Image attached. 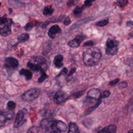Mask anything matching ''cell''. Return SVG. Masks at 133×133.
Here are the masks:
<instances>
[{
  "mask_svg": "<svg viewBox=\"0 0 133 133\" xmlns=\"http://www.w3.org/2000/svg\"><path fill=\"white\" fill-rule=\"evenodd\" d=\"M6 16V14H5L2 17H1V25H3L8 22L9 18H7Z\"/></svg>",
  "mask_w": 133,
  "mask_h": 133,
  "instance_id": "cell-27",
  "label": "cell"
},
{
  "mask_svg": "<svg viewBox=\"0 0 133 133\" xmlns=\"http://www.w3.org/2000/svg\"><path fill=\"white\" fill-rule=\"evenodd\" d=\"M15 116L14 112L12 111H6L2 112L0 115V125L2 127L4 126L5 123L11 120Z\"/></svg>",
  "mask_w": 133,
  "mask_h": 133,
  "instance_id": "cell-8",
  "label": "cell"
},
{
  "mask_svg": "<svg viewBox=\"0 0 133 133\" xmlns=\"http://www.w3.org/2000/svg\"><path fill=\"white\" fill-rule=\"evenodd\" d=\"M19 63L17 59L14 57H6L4 60V68L8 74H11L18 66Z\"/></svg>",
  "mask_w": 133,
  "mask_h": 133,
  "instance_id": "cell-4",
  "label": "cell"
},
{
  "mask_svg": "<svg viewBox=\"0 0 133 133\" xmlns=\"http://www.w3.org/2000/svg\"><path fill=\"white\" fill-rule=\"evenodd\" d=\"M127 133H133V129L129 130Z\"/></svg>",
  "mask_w": 133,
  "mask_h": 133,
  "instance_id": "cell-40",
  "label": "cell"
},
{
  "mask_svg": "<svg viewBox=\"0 0 133 133\" xmlns=\"http://www.w3.org/2000/svg\"><path fill=\"white\" fill-rule=\"evenodd\" d=\"M34 27V24L31 23H28L24 26V29L26 31H29L32 30V29Z\"/></svg>",
  "mask_w": 133,
  "mask_h": 133,
  "instance_id": "cell-30",
  "label": "cell"
},
{
  "mask_svg": "<svg viewBox=\"0 0 133 133\" xmlns=\"http://www.w3.org/2000/svg\"><path fill=\"white\" fill-rule=\"evenodd\" d=\"M8 10H9V14H11V12H12V8H9L8 9Z\"/></svg>",
  "mask_w": 133,
  "mask_h": 133,
  "instance_id": "cell-39",
  "label": "cell"
},
{
  "mask_svg": "<svg viewBox=\"0 0 133 133\" xmlns=\"http://www.w3.org/2000/svg\"><path fill=\"white\" fill-rule=\"evenodd\" d=\"M74 1H69L67 3V5L69 6H72L74 5Z\"/></svg>",
  "mask_w": 133,
  "mask_h": 133,
  "instance_id": "cell-38",
  "label": "cell"
},
{
  "mask_svg": "<svg viewBox=\"0 0 133 133\" xmlns=\"http://www.w3.org/2000/svg\"><path fill=\"white\" fill-rule=\"evenodd\" d=\"M105 52L108 55H115L118 52V42L115 39L108 38L106 42Z\"/></svg>",
  "mask_w": 133,
  "mask_h": 133,
  "instance_id": "cell-6",
  "label": "cell"
},
{
  "mask_svg": "<svg viewBox=\"0 0 133 133\" xmlns=\"http://www.w3.org/2000/svg\"><path fill=\"white\" fill-rule=\"evenodd\" d=\"M71 23V20L70 19L69 17H66L63 20V24L65 25H68Z\"/></svg>",
  "mask_w": 133,
  "mask_h": 133,
  "instance_id": "cell-31",
  "label": "cell"
},
{
  "mask_svg": "<svg viewBox=\"0 0 133 133\" xmlns=\"http://www.w3.org/2000/svg\"><path fill=\"white\" fill-rule=\"evenodd\" d=\"M68 95L63 91H57L54 97V101L56 104H60L64 102L68 99Z\"/></svg>",
  "mask_w": 133,
  "mask_h": 133,
  "instance_id": "cell-10",
  "label": "cell"
},
{
  "mask_svg": "<svg viewBox=\"0 0 133 133\" xmlns=\"http://www.w3.org/2000/svg\"><path fill=\"white\" fill-rule=\"evenodd\" d=\"M110 94H111V92L109 90H105L101 93L99 98L101 99L108 98L110 96Z\"/></svg>",
  "mask_w": 133,
  "mask_h": 133,
  "instance_id": "cell-24",
  "label": "cell"
},
{
  "mask_svg": "<svg viewBox=\"0 0 133 133\" xmlns=\"http://www.w3.org/2000/svg\"><path fill=\"white\" fill-rule=\"evenodd\" d=\"M27 110L26 109H21L18 112L14 124L15 128H19L25 123L26 120L25 118Z\"/></svg>",
  "mask_w": 133,
  "mask_h": 133,
  "instance_id": "cell-7",
  "label": "cell"
},
{
  "mask_svg": "<svg viewBox=\"0 0 133 133\" xmlns=\"http://www.w3.org/2000/svg\"><path fill=\"white\" fill-rule=\"evenodd\" d=\"M49 63L47 60L41 56L31 57L27 63V66L32 71L39 72L42 74H45Z\"/></svg>",
  "mask_w": 133,
  "mask_h": 133,
  "instance_id": "cell-2",
  "label": "cell"
},
{
  "mask_svg": "<svg viewBox=\"0 0 133 133\" xmlns=\"http://www.w3.org/2000/svg\"><path fill=\"white\" fill-rule=\"evenodd\" d=\"M83 10V7H80L79 6H77L74 9L73 14L75 16H79L82 14Z\"/></svg>",
  "mask_w": 133,
  "mask_h": 133,
  "instance_id": "cell-21",
  "label": "cell"
},
{
  "mask_svg": "<svg viewBox=\"0 0 133 133\" xmlns=\"http://www.w3.org/2000/svg\"><path fill=\"white\" fill-rule=\"evenodd\" d=\"M63 57L60 54H58L54 58V64L56 68H60L63 65Z\"/></svg>",
  "mask_w": 133,
  "mask_h": 133,
  "instance_id": "cell-15",
  "label": "cell"
},
{
  "mask_svg": "<svg viewBox=\"0 0 133 133\" xmlns=\"http://www.w3.org/2000/svg\"><path fill=\"white\" fill-rule=\"evenodd\" d=\"M41 127L45 133H61L57 125V120L44 119L41 122Z\"/></svg>",
  "mask_w": 133,
  "mask_h": 133,
  "instance_id": "cell-3",
  "label": "cell"
},
{
  "mask_svg": "<svg viewBox=\"0 0 133 133\" xmlns=\"http://www.w3.org/2000/svg\"><path fill=\"white\" fill-rule=\"evenodd\" d=\"M61 31L62 30L60 26L58 25L55 24L50 28L48 32V35L49 37L53 39L55 37L57 34L60 33Z\"/></svg>",
  "mask_w": 133,
  "mask_h": 133,
  "instance_id": "cell-12",
  "label": "cell"
},
{
  "mask_svg": "<svg viewBox=\"0 0 133 133\" xmlns=\"http://www.w3.org/2000/svg\"><path fill=\"white\" fill-rule=\"evenodd\" d=\"M100 94L101 93L98 89L92 88L88 91L87 97L89 99L98 100L100 97Z\"/></svg>",
  "mask_w": 133,
  "mask_h": 133,
  "instance_id": "cell-13",
  "label": "cell"
},
{
  "mask_svg": "<svg viewBox=\"0 0 133 133\" xmlns=\"http://www.w3.org/2000/svg\"><path fill=\"white\" fill-rule=\"evenodd\" d=\"M12 23V20L10 18H9L7 23L3 25H1L0 34L2 36L6 37L11 33V28Z\"/></svg>",
  "mask_w": 133,
  "mask_h": 133,
  "instance_id": "cell-9",
  "label": "cell"
},
{
  "mask_svg": "<svg viewBox=\"0 0 133 133\" xmlns=\"http://www.w3.org/2000/svg\"><path fill=\"white\" fill-rule=\"evenodd\" d=\"M30 36L28 33H23L17 37V40L19 43H23L28 41L29 39Z\"/></svg>",
  "mask_w": 133,
  "mask_h": 133,
  "instance_id": "cell-20",
  "label": "cell"
},
{
  "mask_svg": "<svg viewBox=\"0 0 133 133\" xmlns=\"http://www.w3.org/2000/svg\"><path fill=\"white\" fill-rule=\"evenodd\" d=\"M93 1H85L84 2V6L85 7H88L92 5V2Z\"/></svg>",
  "mask_w": 133,
  "mask_h": 133,
  "instance_id": "cell-35",
  "label": "cell"
},
{
  "mask_svg": "<svg viewBox=\"0 0 133 133\" xmlns=\"http://www.w3.org/2000/svg\"><path fill=\"white\" fill-rule=\"evenodd\" d=\"M48 77V76L46 74H42L41 75V76L38 78V82L39 83H42L46 79H47V78Z\"/></svg>",
  "mask_w": 133,
  "mask_h": 133,
  "instance_id": "cell-28",
  "label": "cell"
},
{
  "mask_svg": "<svg viewBox=\"0 0 133 133\" xmlns=\"http://www.w3.org/2000/svg\"><path fill=\"white\" fill-rule=\"evenodd\" d=\"M126 25L129 27H133V21L129 20L126 22Z\"/></svg>",
  "mask_w": 133,
  "mask_h": 133,
  "instance_id": "cell-37",
  "label": "cell"
},
{
  "mask_svg": "<svg viewBox=\"0 0 133 133\" xmlns=\"http://www.w3.org/2000/svg\"><path fill=\"white\" fill-rule=\"evenodd\" d=\"M119 79L118 78H116V79H114V80L111 81V82H110L109 84L110 85H111V86L114 85L116 84L119 82Z\"/></svg>",
  "mask_w": 133,
  "mask_h": 133,
  "instance_id": "cell-33",
  "label": "cell"
},
{
  "mask_svg": "<svg viewBox=\"0 0 133 133\" xmlns=\"http://www.w3.org/2000/svg\"><path fill=\"white\" fill-rule=\"evenodd\" d=\"M19 74L20 75L24 76L26 81L31 79L32 77V73L31 72L24 69H22L19 71Z\"/></svg>",
  "mask_w": 133,
  "mask_h": 133,
  "instance_id": "cell-18",
  "label": "cell"
},
{
  "mask_svg": "<svg viewBox=\"0 0 133 133\" xmlns=\"http://www.w3.org/2000/svg\"><path fill=\"white\" fill-rule=\"evenodd\" d=\"M86 38V37L84 35H77L74 39L69 42L68 45L71 48H76L80 46L82 42Z\"/></svg>",
  "mask_w": 133,
  "mask_h": 133,
  "instance_id": "cell-11",
  "label": "cell"
},
{
  "mask_svg": "<svg viewBox=\"0 0 133 133\" xmlns=\"http://www.w3.org/2000/svg\"><path fill=\"white\" fill-rule=\"evenodd\" d=\"M85 90H81V91H76L75 92H74L73 95L72 96L73 98H78L79 97H81L85 92Z\"/></svg>",
  "mask_w": 133,
  "mask_h": 133,
  "instance_id": "cell-25",
  "label": "cell"
},
{
  "mask_svg": "<svg viewBox=\"0 0 133 133\" xmlns=\"http://www.w3.org/2000/svg\"><path fill=\"white\" fill-rule=\"evenodd\" d=\"M16 107V103L13 101H9L7 103V109L8 110H9L10 111H11V110L15 109Z\"/></svg>",
  "mask_w": 133,
  "mask_h": 133,
  "instance_id": "cell-22",
  "label": "cell"
},
{
  "mask_svg": "<svg viewBox=\"0 0 133 133\" xmlns=\"http://www.w3.org/2000/svg\"><path fill=\"white\" fill-rule=\"evenodd\" d=\"M102 56L100 49L97 47H91L86 49L83 54V61L87 66L97 64Z\"/></svg>",
  "mask_w": 133,
  "mask_h": 133,
  "instance_id": "cell-1",
  "label": "cell"
},
{
  "mask_svg": "<svg viewBox=\"0 0 133 133\" xmlns=\"http://www.w3.org/2000/svg\"><path fill=\"white\" fill-rule=\"evenodd\" d=\"M109 23V20L108 19H105V20H102L101 21H99L97 22L96 24V25L98 26L99 27H102L107 25Z\"/></svg>",
  "mask_w": 133,
  "mask_h": 133,
  "instance_id": "cell-23",
  "label": "cell"
},
{
  "mask_svg": "<svg viewBox=\"0 0 133 133\" xmlns=\"http://www.w3.org/2000/svg\"><path fill=\"white\" fill-rule=\"evenodd\" d=\"M116 126L114 124H110L106 126L97 133H116Z\"/></svg>",
  "mask_w": 133,
  "mask_h": 133,
  "instance_id": "cell-14",
  "label": "cell"
},
{
  "mask_svg": "<svg viewBox=\"0 0 133 133\" xmlns=\"http://www.w3.org/2000/svg\"><path fill=\"white\" fill-rule=\"evenodd\" d=\"M63 17H62V16H60V17H54L52 18H50L49 19H48L47 20H46L44 23L42 25V28H46L47 27V26L50 23H52V22H58V21H60L61 20H62Z\"/></svg>",
  "mask_w": 133,
  "mask_h": 133,
  "instance_id": "cell-16",
  "label": "cell"
},
{
  "mask_svg": "<svg viewBox=\"0 0 133 133\" xmlns=\"http://www.w3.org/2000/svg\"><path fill=\"white\" fill-rule=\"evenodd\" d=\"M128 3V1H117L116 2L117 5L120 7H124Z\"/></svg>",
  "mask_w": 133,
  "mask_h": 133,
  "instance_id": "cell-26",
  "label": "cell"
},
{
  "mask_svg": "<svg viewBox=\"0 0 133 133\" xmlns=\"http://www.w3.org/2000/svg\"><path fill=\"white\" fill-rule=\"evenodd\" d=\"M67 72H68V69L65 67H64L62 69V70L60 72V73L57 75L56 77H60L62 75H64L67 73Z\"/></svg>",
  "mask_w": 133,
  "mask_h": 133,
  "instance_id": "cell-29",
  "label": "cell"
},
{
  "mask_svg": "<svg viewBox=\"0 0 133 133\" xmlns=\"http://www.w3.org/2000/svg\"><path fill=\"white\" fill-rule=\"evenodd\" d=\"M68 133H79V128L76 123L74 122L70 123Z\"/></svg>",
  "mask_w": 133,
  "mask_h": 133,
  "instance_id": "cell-17",
  "label": "cell"
},
{
  "mask_svg": "<svg viewBox=\"0 0 133 133\" xmlns=\"http://www.w3.org/2000/svg\"><path fill=\"white\" fill-rule=\"evenodd\" d=\"M127 86V83L126 82H122L119 84V88H126Z\"/></svg>",
  "mask_w": 133,
  "mask_h": 133,
  "instance_id": "cell-34",
  "label": "cell"
},
{
  "mask_svg": "<svg viewBox=\"0 0 133 133\" xmlns=\"http://www.w3.org/2000/svg\"><path fill=\"white\" fill-rule=\"evenodd\" d=\"M40 94V90L37 88H32L22 95V99L25 101H31L37 98Z\"/></svg>",
  "mask_w": 133,
  "mask_h": 133,
  "instance_id": "cell-5",
  "label": "cell"
},
{
  "mask_svg": "<svg viewBox=\"0 0 133 133\" xmlns=\"http://www.w3.org/2000/svg\"><path fill=\"white\" fill-rule=\"evenodd\" d=\"M94 45V43L92 41H88L87 42H85L83 46H91Z\"/></svg>",
  "mask_w": 133,
  "mask_h": 133,
  "instance_id": "cell-32",
  "label": "cell"
},
{
  "mask_svg": "<svg viewBox=\"0 0 133 133\" xmlns=\"http://www.w3.org/2000/svg\"><path fill=\"white\" fill-rule=\"evenodd\" d=\"M54 11V9L52 8L51 5H48L44 7L43 10V15L45 16H48L53 13Z\"/></svg>",
  "mask_w": 133,
  "mask_h": 133,
  "instance_id": "cell-19",
  "label": "cell"
},
{
  "mask_svg": "<svg viewBox=\"0 0 133 133\" xmlns=\"http://www.w3.org/2000/svg\"><path fill=\"white\" fill-rule=\"evenodd\" d=\"M76 68H73L72 69H71L70 71V72L68 74V76H70V75H72V74H73L76 72Z\"/></svg>",
  "mask_w": 133,
  "mask_h": 133,
  "instance_id": "cell-36",
  "label": "cell"
}]
</instances>
